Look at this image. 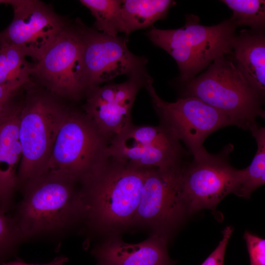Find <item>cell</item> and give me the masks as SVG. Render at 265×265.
<instances>
[{
    "instance_id": "obj_1",
    "label": "cell",
    "mask_w": 265,
    "mask_h": 265,
    "mask_svg": "<svg viewBox=\"0 0 265 265\" xmlns=\"http://www.w3.org/2000/svg\"><path fill=\"white\" fill-rule=\"evenodd\" d=\"M146 168L109 156L82 184L83 212L100 229L115 231L133 223L140 203Z\"/></svg>"
},
{
    "instance_id": "obj_2",
    "label": "cell",
    "mask_w": 265,
    "mask_h": 265,
    "mask_svg": "<svg viewBox=\"0 0 265 265\" xmlns=\"http://www.w3.org/2000/svg\"><path fill=\"white\" fill-rule=\"evenodd\" d=\"M237 27L230 18L218 25L206 26L199 18L188 15L183 27L174 29L153 28L147 35L151 42L176 61L179 81L184 84L207 68L216 58L232 55Z\"/></svg>"
},
{
    "instance_id": "obj_3",
    "label": "cell",
    "mask_w": 265,
    "mask_h": 265,
    "mask_svg": "<svg viewBox=\"0 0 265 265\" xmlns=\"http://www.w3.org/2000/svg\"><path fill=\"white\" fill-rule=\"evenodd\" d=\"M183 97H194L245 130L265 118L263 101L237 69L232 55L214 60L204 73L184 84Z\"/></svg>"
},
{
    "instance_id": "obj_4",
    "label": "cell",
    "mask_w": 265,
    "mask_h": 265,
    "mask_svg": "<svg viewBox=\"0 0 265 265\" xmlns=\"http://www.w3.org/2000/svg\"><path fill=\"white\" fill-rule=\"evenodd\" d=\"M76 183L51 172L27 183L14 218L21 237L62 229L83 213L81 191Z\"/></svg>"
},
{
    "instance_id": "obj_5",
    "label": "cell",
    "mask_w": 265,
    "mask_h": 265,
    "mask_svg": "<svg viewBox=\"0 0 265 265\" xmlns=\"http://www.w3.org/2000/svg\"><path fill=\"white\" fill-rule=\"evenodd\" d=\"M109 144L84 112L68 109L45 172L57 174L82 184L108 157Z\"/></svg>"
},
{
    "instance_id": "obj_6",
    "label": "cell",
    "mask_w": 265,
    "mask_h": 265,
    "mask_svg": "<svg viewBox=\"0 0 265 265\" xmlns=\"http://www.w3.org/2000/svg\"><path fill=\"white\" fill-rule=\"evenodd\" d=\"M67 110L44 95L32 97L21 107L19 138L22 156L18 184H26L45 172Z\"/></svg>"
},
{
    "instance_id": "obj_7",
    "label": "cell",
    "mask_w": 265,
    "mask_h": 265,
    "mask_svg": "<svg viewBox=\"0 0 265 265\" xmlns=\"http://www.w3.org/2000/svg\"><path fill=\"white\" fill-rule=\"evenodd\" d=\"M145 88L160 125L185 143L194 159H200L208 153L203 143L210 134L233 125L225 115L197 98L182 97L175 102H167L158 95L153 83Z\"/></svg>"
},
{
    "instance_id": "obj_8",
    "label": "cell",
    "mask_w": 265,
    "mask_h": 265,
    "mask_svg": "<svg viewBox=\"0 0 265 265\" xmlns=\"http://www.w3.org/2000/svg\"><path fill=\"white\" fill-rule=\"evenodd\" d=\"M82 53L80 26H66L33 65L32 75L54 94L78 100L87 91Z\"/></svg>"
},
{
    "instance_id": "obj_9",
    "label": "cell",
    "mask_w": 265,
    "mask_h": 265,
    "mask_svg": "<svg viewBox=\"0 0 265 265\" xmlns=\"http://www.w3.org/2000/svg\"><path fill=\"white\" fill-rule=\"evenodd\" d=\"M109 156L140 168L181 166L185 151L180 141L161 125L127 127L110 141Z\"/></svg>"
},
{
    "instance_id": "obj_10",
    "label": "cell",
    "mask_w": 265,
    "mask_h": 265,
    "mask_svg": "<svg viewBox=\"0 0 265 265\" xmlns=\"http://www.w3.org/2000/svg\"><path fill=\"white\" fill-rule=\"evenodd\" d=\"M231 144L218 154L208 153L192 162L183 163L180 175L181 194L190 212L213 209L227 195L232 193L237 169L229 161Z\"/></svg>"
},
{
    "instance_id": "obj_11",
    "label": "cell",
    "mask_w": 265,
    "mask_h": 265,
    "mask_svg": "<svg viewBox=\"0 0 265 265\" xmlns=\"http://www.w3.org/2000/svg\"><path fill=\"white\" fill-rule=\"evenodd\" d=\"M82 41L83 76L87 91L120 75H149L148 60L130 51L125 38L111 36L80 26Z\"/></svg>"
},
{
    "instance_id": "obj_12",
    "label": "cell",
    "mask_w": 265,
    "mask_h": 265,
    "mask_svg": "<svg viewBox=\"0 0 265 265\" xmlns=\"http://www.w3.org/2000/svg\"><path fill=\"white\" fill-rule=\"evenodd\" d=\"M14 10L10 24L0 32V46L13 45L37 61L65 27L48 6L35 0H9Z\"/></svg>"
},
{
    "instance_id": "obj_13",
    "label": "cell",
    "mask_w": 265,
    "mask_h": 265,
    "mask_svg": "<svg viewBox=\"0 0 265 265\" xmlns=\"http://www.w3.org/2000/svg\"><path fill=\"white\" fill-rule=\"evenodd\" d=\"M182 165L167 169L146 168L141 199L133 223L162 230H168L178 223L186 209L180 191Z\"/></svg>"
},
{
    "instance_id": "obj_14",
    "label": "cell",
    "mask_w": 265,
    "mask_h": 265,
    "mask_svg": "<svg viewBox=\"0 0 265 265\" xmlns=\"http://www.w3.org/2000/svg\"><path fill=\"white\" fill-rule=\"evenodd\" d=\"M152 83L150 76L135 75L120 83L91 88L85 94L84 112L110 142L132 123L131 110L136 95Z\"/></svg>"
},
{
    "instance_id": "obj_15",
    "label": "cell",
    "mask_w": 265,
    "mask_h": 265,
    "mask_svg": "<svg viewBox=\"0 0 265 265\" xmlns=\"http://www.w3.org/2000/svg\"><path fill=\"white\" fill-rule=\"evenodd\" d=\"M21 106L12 100L0 112V212L5 214L12 205L18 185V172L22 156L19 138Z\"/></svg>"
},
{
    "instance_id": "obj_16",
    "label": "cell",
    "mask_w": 265,
    "mask_h": 265,
    "mask_svg": "<svg viewBox=\"0 0 265 265\" xmlns=\"http://www.w3.org/2000/svg\"><path fill=\"white\" fill-rule=\"evenodd\" d=\"M97 265H174L166 248V238L156 235L143 242L129 244L112 238L93 251Z\"/></svg>"
},
{
    "instance_id": "obj_17",
    "label": "cell",
    "mask_w": 265,
    "mask_h": 265,
    "mask_svg": "<svg viewBox=\"0 0 265 265\" xmlns=\"http://www.w3.org/2000/svg\"><path fill=\"white\" fill-rule=\"evenodd\" d=\"M264 33V30H241L233 40L232 55L237 69L263 99L265 94Z\"/></svg>"
},
{
    "instance_id": "obj_18",
    "label": "cell",
    "mask_w": 265,
    "mask_h": 265,
    "mask_svg": "<svg viewBox=\"0 0 265 265\" xmlns=\"http://www.w3.org/2000/svg\"><path fill=\"white\" fill-rule=\"evenodd\" d=\"M121 8L125 39L133 31L149 27L165 17L175 1L170 0H124Z\"/></svg>"
},
{
    "instance_id": "obj_19",
    "label": "cell",
    "mask_w": 265,
    "mask_h": 265,
    "mask_svg": "<svg viewBox=\"0 0 265 265\" xmlns=\"http://www.w3.org/2000/svg\"><path fill=\"white\" fill-rule=\"evenodd\" d=\"M248 130L256 141L257 150L247 167L237 169L232 192L245 198H249L253 191L265 183V129L256 123Z\"/></svg>"
},
{
    "instance_id": "obj_20",
    "label": "cell",
    "mask_w": 265,
    "mask_h": 265,
    "mask_svg": "<svg viewBox=\"0 0 265 265\" xmlns=\"http://www.w3.org/2000/svg\"><path fill=\"white\" fill-rule=\"evenodd\" d=\"M19 48L9 45L0 46V83L21 88L32 75L33 65L26 60Z\"/></svg>"
},
{
    "instance_id": "obj_21",
    "label": "cell",
    "mask_w": 265,
    "mask_h": 265,
    "mask_svg": "<svg viewBox=\"0 0 265 265\" xmlns=\"http://www.w3.org/2000/svg\"><path fill=\"white\" fill-rule=\"evenodd\" d=\"M80 2L95 17L96 30L114 37L119 32L124 33L121 0H81Z\"/></svg>"
},
{
    "instance_id": "obj_22",
    "label": "cell",
    "mask_w": 265,
    "mask_h": 265,
    "mask_svg": "<svg viewBox=\"0 0 265 265\" xmlns=\"http://www.w3.org/2000/svg\"><path fill=\"white\" fill-rule=\"evenodd\" d=\"M232 11L231 18L237 27L249 26L252 30H264L265 1L261 0H223Z\"/></svg>"
},
{
    "instance_id": "obj_23",
    "label": "cell",
    "mask_w": 265,
    "mask_h": 265,
    "mask_svg": "<svg viewBox=\"0 0 265 265\" xmlns=\"http://www.w3.org/2000/svg\"><path fill=\"white\" fill-rule=\"evenodd\" d=\"M21 238L14 218L0 212V264Z\"/></svg>"
},
{
    "instance_id": "obj_24",
    "label": "cell",
    "mask_w": 265,
    "mask_h": 265,
    "mask_svg": "<svg viewBox=\"0 0 265 265\" xmlns=\"http://www.w3.org/2000/svg\"><path fill=\"white\" fill-rule=\"evenodd\" d=\"M244 238L249 253L250 265H265V240L249 232H245Z\"/></svg>"
},
{
    "instance_id": "obj_25",
    "label": "cell",
    "mask_w": 265,
    "mask_h": 265,
    "mask_svg": "<svg viewBox=\"0 0 265 265\" xmlns=\"http://www.w3.org/2000/svg\"><path fill=\"white\" fill-rule=\"evenodd\" d=\"M233 231V229L231 226L225 228L222 231V240L201 265H224L226 248Z\"/></svg>"
},
{
    "instance_id": "obj_26",
    "label": "cell",
    "mask_w": 265,
    "mask_h": 265,
    "mask_svg": "<svg viewBox=\"0 0 265 265\" xmlns=\"http://www.w3.org/2000/svg\"><path fill=\"white\" fill-rule=\"evenodd\" d=\"M20 89L10 84L0 83V104L4 106L13 98Z\"/></svg>"
},
{
    "instance_id": "obj_27",
    "label": "cell",
    "mask_w": 265,
    "mask_h": 265,
    "mask_svg": "<svg viewBox=\"0 0 265 265\" xmlns=\"http://www.w3.org/2000/svg\"><path fill=\"white\" fill-rule=\"evenodd\" d=\"M67 258L64 257H57L52 262L44 265H33L25 263L21 261H17L18 265H63L67 261Z\"/></svg>"
},
{
    "instance_id": "obj_28",
    "label": "cell",
    "mask_w": 265,
    "mask_h": 265,
    "mask_svg": "<svg viewBox=\"0 0 265 265\" xmlns=\"http://www.w3.org/2000/svg\"><path fill=\"white\" fill-rule=\"evenodd\" d=\"M0 265H18L17 261L10 262L8 263L2 262Z\"/></svg>"
},
{
    "instance_id": "obj_29",
    "label": "cell",
    "mask_w": 265,
    "mask_h": 265,
    "mask_svg": "<svg viewBox=\"0 0 265 265\" xmlns=\"http://www.w3.org/2000/svg\"><path fill=\"white\" fill-rule=\"evenodd\" d=\"M9 0H0V3L8 4Z\"/></svg>"
},
{
    "instance_id": "obj_30",
    "label": "cell",
    "mask_w": 265,
    "mask_h": 265,
    "mask_svg": "<svg viewBox=\"0 0 265 265\" xmlns=\"http://www.w3.org/2000/svg\"><path fill=\"white\" fill-rule=\"evenodd\" d=\"M4 106L0 104V112L2 110Z\"/></svg>"
}]
</instances>
